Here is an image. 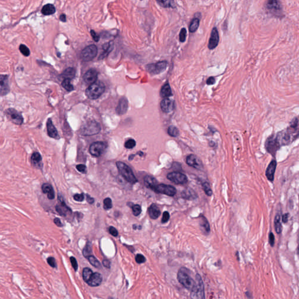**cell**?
Here are the masks:
<instances>
[{
	"label": "cell",
	"mask_w": 299,
	"mask_h": 299,
	"mask_svg": "<svg viewBox=\"0 0 299 299\" xmlns=\"http://www.w3.org/2000/svg\"><path fill=\"white\" fill-rule=\"evenodd\" d=\"M190 274V272L188 269L182 267L179 269L177 273V279L184 288L191 290L195 284V281L192 279Z\"/></svg>",
	"instance_id": "obj_1"
},
{
	"label": "cell",
	"mask_w": 299,
	"mask_h": 299,
	"mask_svg": "<svg viewBox=\"0 0 299 299\" xmlns=\"http://www.w3.org/2000/svg\"><path fill=\"white\" fill-rule=\"evenodd\" d=\"M105 91V86L102 82L95 81L88 87L86 91L87 97L91 99H96L99 98Z\"/></svg>",
	"instance_id": "obj_2"
},
{
	"label": "cell",
	"mask_w": 299,
	"mask_h": 299,
	"mask_svg": "<svg viewBox=\"0 0 299 299\" xmlns=\"http://www.w3.org/2000/svg\"><path fill=\"white\" fill-rule=\"evenodd\" d=\"M116 166L122 176L125 179L127 182L132 184H136L138 182V179L134 176L132 169L128 165H127L126 164L119 161L116 162Z\"/></svg>",
	"instance_id": "obj_3"
},
{
	"label": "cell",
	"mask_w": 299,
	"mask_h": 299,
	"mask_svg": "<svg viewBox=\"0 0 299 299\" xmlns=\"http://www.w3.org/2000/svg\"><path fill=\"white\" fill-rule=\"evenodd\" d=\"M265 7L268 12L274 17L281 18L283 15L282 5L280 0H266Z\"/></svg>",
	"instance_id": "obj_4"
},
{
	"label": "cell",
	"mask_w": 299,
	"mask_h": 299,
	"mask_svg": "<svg viewBox=\"0 0 299 299\" xmlns=\"http://www.w3.org/2000/svg\"><path fill=\"white\" fill-rule=\"evenodd\" d=\"M195 284L191 290L190 297L192 299H205V287L201 277L197 274L196 275Z\"/></svg>",
	"instance_id": "obj_5"
},
{
	"label": "cell",
	"mask_w": 299,
	"mask_h": 299,
	"mask_svg": "<svg viewBox=\"0 0 299 299\" xmlns=\"http://www.w3.org/2000/svg\"><path fill=\"white\" fill-rule=\"evenodd\" d=\"M100 130L101 127L98 123L95 121H91L81 127V133L84 136H92L98 134Z\"/></svg>",
	"instance_id": "obj_6"
},
{
	"label": "cell",
	"mask_w": 299,
	"mask_h": 299,
	"mask_svg": "<svg viewBox=\"0 0 299 299\" xmlns=\"http://www.w3.org/2000/svg\"><path fill=\"white\" fill-rule=\"evenodd\" d=\"M98 53L97 47L91 45L86 47L81 53V58L84 62H90L96 57Z\"/></svg>",
	"instance_id": "obj_7"
},
{
	"label": "cell",
	"mask_w": 299,
	"mask_h": 299,
	"mask_svg": "<svg viewBox=\"0 0 299 299\" xmlns=\"http://www.w3.org/2000/svg\"><path fill=\"white\" fill-rule=\"evenodd\" d=\"M5 114L7 118L13 123L17 125H21L23 123V117L17 110L14 108H9L6 110Z\"/></svg>",
	"instance_id": "obj_8"
},
{
	"label": "cell",
	"mask_w": 299,
	"mask_h": 299,
	"mask_svg": "<svg viewBox=\"0 0 299 299\" xmlns=\"http://www.w3.org/2000/svg\"><path fill=\"white\" fill-rule=\"evenodd\" d=\"M167 178L175 184H185L188 182L187 177L184 173L179 172L169 173L167 175Z\"/></svg>",
	"instance_id": "obj_9"
},
{
	"label": "cell",
	"mask_w": 299,
	"mask_h": 299,
	"mask_svg": "<svg viewBox=\"0 0 299 299\" xmlns=\"http://www.w3.org/2000/svg\"><path fill=\"white\" fill-rule=\"evenodd\" d=\"M167 65L168 63L166 61H162L157 63L149 64L146 67L147 71L150 73L153 74H157L165 71L167 69Z\"/></svg>",
	"instance_id": "obj_10"
},
{
	"label": "cell",
	"mask_w": 299,
	"mask_h": 299,
	"mask_svg": "<svg viewBox=\"0 0 299 299\" xmlns=\"http://www.w3.org/2000/svg\"><path fill=\"white\" fill-rule=\"evenodd\" d=\"M154 190L162 194L169 196H173L177 193V189L173 186L165 184H157Z\"/></svg>",
	"instance_id": "obj_11"
},
{
	"label": "cell",
	"mask_w": 299,
	"mask_h": 299,
	"mask_svg": "<svg viewBox=\"0 0 299 299\" xmlns=\"http://www.w3.org/2000/svg\"><path fill=\"white\" fill-rule=\"evenodd\" d=\"M106 149V144L104 142H97L92 143L90 147V152L94 157H99L104 153Z\"/></svg>",
	"instance_id": "obj_12"
},
{
	"label": "cell",
	"mask_w": 299,
	"mask_h": 299,
	"mask_svg": "<svg viewBox=\"0 0 299 299\" xmlns=\"http://www.w3.org/2000/svg\"><path fill=\"white\" fill-rule=\"evenodd\" d=\"M186 162L190 167H193L197 169L201 170L203 168V165L201 160L196 155L193 154L188 155L186 157Z\"/></svg>",
	"instance_id": "obj_13"
},
{
	"label": "cell",
	"mask_w": 299,
	"mask_h": 299,
	"mask_svg": "<svg viewBox=\"0 0 299 299\" xmlns=\"http://www.w3.org/2000/svg\"><path fill=\"white\" fill-rule=\"evenodd\" d=\"M266 149L273 155H275L276 151L279 149L280 144H279L276 138L270 137L266 142Z\"/></svg>",
	"instance_id": "obj_14"
},
{
	"label": "cell",
	"mask_w": 299,
	"mask_h": 299,
	"mask_svg": "<svg viewBox=\"0 0 299 299\" xmlns=\"http://www.w3.org/2000/svg\"><path fill=\"white\" fill-rule=\"evenodd\" d=\"M219 40H220V38H219V32L216 27H214L212 30L210 37L209 40V43H208L209 49L210 50L214 49L219 45Z\"/></svg>",
	"instance_id": "obj_15"
},
{
	"label": "cell",
	"mask_w": 299,
	"mask_h": 299,
	"mask_svg": "<svg viewBox=\"0 0 299 299\" xmlns=\"http://www.w3.org/2000/svg\"><path fill=\"white\" fill-rule=\"evenodd\" d=\"M9 79L6 75H0V95H5L10 92Z\"/></svg>",
	"instance_id": "obj_16"
},
{
	"label": "cell",
	"mask_w": 299,
	"mask_h": 299,
	"mask_svg": "<svg viewBox=\"0 0 299 299\" xmlns=\"http://www.w3.org/2000/svg\"><path fill=\"white\" fill-rule=\"evenodd\" d=\"M58 199L60 201V203L56 206V210L57 212L60 216L64 217L71 214L72 213L71 210L66 205L63 201H61L60 199Z\"/></svg>",
	"instance_id": "obj_17"
},
{
	"label": "cell",
	"mask_w": 299,
	"mask_h": 299,
	"mask_svg": "<svg viewBox=\"0 0 299 299\" xmlns=\"http://www.w3.org/2000/svg\"><path fill=\"white\" fill-rule=\"evenodd\" d=\"M97 76L98 73L95 70L90 69L86 71V73L84 75L83 78L86 84L91 85L96 81Z\"/></svg>",
	"instance_id": "obj_18"
},
{
	"label": "cell",
	"mask_w": 299,
	"mask_h": 299,
	"mask_svg": "<svg viewBox=\"0 0 299 299\" xmlns=\"http://www.w3.org/2000/svg\"><path fill=\"white\" fill-rule=\"evenodd\" d=\"M102 281V275L98 272H96L92 273V275L86 283L90 286L96 287L101 285Z\"/></svg>",
	"instance_id": "obj_19"
},
{
	"label": "cell",
	"mask_w": 299,
	"mask_h": 299,
	"mask_svg": "<svg viewBox=\"0 0 299 299\" xmlns=\"http://www.w3.org/2000/svg\"><path fill=\"white\" fill-rule=\"evenodd\" d=\"M46 126H47V134L49 137L56 139H58L60 138L58 130L54 126V125L53 124L52 121L50 119H49L47 122Z\"/></svg>",
	"instance_id": "obj_20"
},
{
	"label": "cell",
	"mask_w": 299,
	"mask_h": 299,
	"mask_svg": "<svg viewBox=\"0 0 299 299\" xmlns=\"http://www.w3.org/2000/svg\"><path fill=\"white\" fill-rule=\"evenodd\" d=\"M276 165H277L276 161L275 160H273V161L270 162V164H269L268 167L266 169V176L270 182L273 181L274 175H275V170H276Z\"/></svg>",
	"instance_id": "obj_21"
},
{
	"label": "cell",
	"mask_w": 299,
	"mask_h": 299,
	"mask_svg": "<svg viewBox=\"0 0 299 299\" xmlns=\"http://www.w3.org/2000/svg\"><path fill=\"white\" fill-rule=\"evenodd\" d=\"M174 108V103L168 98L164 99L161 102V108L165 113H169L173 111Z\"/></svg>",
	"instance_id": "obj_22"
},
{
	"label": "cell",
	"mask_w": 299,
	"mask_h": 299,
	"mask_svg": "<svg viewBox=\"0 0 299 299\" xmlns=\"http://www.w3.org/2000/svg\"><path fill=\"white\" fill-rule=\"evenodd\" d=\"M114 46V43L113 41H110L108 43H105L102 46V52L99 57V60L104 59V58L108 56L111 51L113 50Z\"/></svg>",
	"instance_id": "obj_23"
},
{
	"label": "cell",
	"mask_w": 299,
	"mask_h": 299,
	"mask_svg": "<svg viewBox=\"0 0 299 299\" xmlns=\"http://www.w3.org/2000/svg\"><path fill=\"white\" fill-rule=\"evenodd\" d=\"M128 109V101L126 98H122L119 100L116 108V112L119 115L125 114Z\"/></svg>",
	"instance_id": "obj_24"
},
{
	"label": "cell",
	"mask_w": 299,
	"mask_h": 299,
	"mask_svg": "<svg viewBox=\"0 0 299 299\" xmlns=\"http://www.w3.org/2000/svg\"><path fill=\"white\" fill-rule=\"evenodd\" d=\"M199 226H200L201 230L204 234H208L210 233V225L206 218L203 215L200 216Z\"/></svg>",
	"instance_id": "obj_25"
},
{
	"label": "cell",
	"mask_w": 299,
	"mask_h": 299,
	"mask_svg": "<svg viewBox=\"0 0 299 299\" xmlns=\"http://www.w3.org/2000/svg\"><path fill=\"white\" fill-rule=\"evenodd\" d=\"M42 190L45 194H47V197L49 199L52 200L54 198L55 196L54 192L52 185L48 183L43 184L42 186Z\"/></svg>",
	"instance_id": "obj_26"
},
{
	"label": "cell",
	"mask_w": 299,
	"mask_h": 299,
	"mask_svg": "<svg viewBox=\"0 0 299 299\" xmlns=\"http://www.w3.org/2000/svg\"><path fill=\"white\" fill-rule=\"evenodd\" d=\"M148 212L150 217L153 219H158L161 215L160 210L155 204H152L150 206L148 209Z\"/></svg>",
	"instance_id": "obj_27"
},
{
	"label": "cell",
	"mask_w": 299,
	"mask_h": 299,
	"mask_svg": "<svg viewBox=\"0 0 299 299\" xmlns=\"http://www.w3.org/2000/svg\"><path fill=\"white\" fill-rule=\"evenodd\" d=\"M42 158L40 153L38 152L34 153L31 157V162L32 165L36 168H41L42 166Z\"/></svg>",
	"instance_id": "obj_28"
},
{
	"label": "cell",
	"mask_w": 299,
	"mask_h": 299,
	"mask_svg": "<svg viewBox=\"0 0 299 299\" xmlns=\"http://www.w3.org/2000/svg\"><path fill=\"white\" fill-rule=\"evenodd\" d=\"M144 181L146 186L153 190L157 185V181L156 179L150 175H147L144 177Z\"/></svg>",
	"instance_id": "obj_29"
},
{
	"label": "cell",
	"mask_w": 299,
	"mask_h": 299,
	"mask_svg": "<svg viewBox=\"0 0 299 299\" xmlns=\"http://www.w3.org/2000/svg\"><path fill=\"white\" fill-rule=\"evenodd\" d=\"M182 197L187 200H193L196 199L197 194L192 189L188 188L182 192Z\"/></svg>",
	"instance_id": "obj_30"
},
{
	"label": "cell",
	"mask_w": 299,
	"mask_h": 299,
	"mask_svg": "<svg viewBox=\"0 0 299 299\" xmlns=\"http://www.w3.org/2000/svg\"><path fill=\"white\" fill-rule=\"evenodd\" d=\"M41 12L44 15H51L56 12V8L53 4H47L43 6Z\"/></svg>",
	"instance_id": "obj_31"
},
{
	"label": "cell",
	"mask_w": 299,
	"mask_h": 299,
	"mask_svg": "<svg viewBox=\"0 0 299 299\" xmlns=\"http://www.w3.org/2000/svg\"><path fill=\"white\" fill-rule=\"evenodd\" d=\"M158 4L164 8H175L176 4L174 0H156Z\"/></svg>",
	"instance_id": "obj_32"
},
{
	"label": "cell",
	"mask_w": 299,
	"mask_h": 299,
	"mask_svg": "<svg viewBox=\"0 0 299 299\" xmlns=\"http://www.w3.org/2000/svg\"><path fill=\"white\" fill-rule=\"evenodd\" d=\"M75 75V69L73 67H69L64 71L62 75L64 79L71 80L74 77Z\"/></svg>",
	"instance_id": "obj_33"
},
{
	"label": "cell",
	"mask_w": 299,
	"mask_h": 299,
	"mask_svg": "<svg viewBox=\"0 0 299 299\" xmlns=\"http://www.w3.org/2000/svg\"><path fill=\"white\" fill-rule=\"evenodd\" d=\"M200 24V19L197 18H194L190 22L189 25L190 32V33H195L197 30Z\"/></svg>",
	"instance_id": "obj_34"
},
{
	"label": "cell",
	"mask_w": 299,
	"mask_h": 299,
	"mask_svg": "<svg viewBox=\"0 0 299 299\" xmlns=\"http://www.w3.org/2000/svg\"><path fill=\"white\" fill-rule=\"evenodd\" d=\"M161 95L164 98H167L172 95V91L169 84H166L161 90Z\"/></svg>",
	"instance_id": "obj_35"
},
{
	"label": "cell",
	"mask_w": 299,
	"mask_h": 299,
	"mask_svg": "<svg viewBox=\"0 0 299 299\" xmlns=\"http://www.w3.org/2000/svg\"><path fill=\"white\" fill-rule=\"evenodd\" d=\"M274 224H275V229L276 231V233L279 234L282 233V226L281 222V216L278 214H277L275 217L274 220Z\"/></svg>",
	"instance_id": "obj_36"
},
{
	"label": "cell",
	"mask_w": 299,
	"mask_h": 299,
	"mask_svg": "<svg viewBox=\"0 0 299 299\" xmlns=\"http://www.w3.org/2000/svg\"><path fill=\"white\" fill-rule=\"evenodd\" d=\"M92 273L93 272L90 268H84L82 271V277L84 281L85 282H87V281L89 280V279L90 278V277L92 275Z\"/></svg>",
	"instance_id": "obj_37"
},
{
	"label": "cell",
	"mask_w": 299,
	"mask_h": 299,
	"mask_svg": "<svg viewBox=\"0 0 299 299\" xmlns=\"http://www.w3.org/2000/svg\"><path fill=\"white\" fill-rule=\"evenodd\" d=\"M201 185H202V188H203V189L204 190L205 193L208 196H211L213 195V192H212V190L211 189V187H210V185L209 184V183H208L207 182H205L201 184Z\"/></svg>",
	"instance_id": "obj_38"
},
{
	"label": "cell",
	"mask_w": 299,
	"mask_h": 299,
	"mask_svg": "<svg viewBox=\"0 0 299 299\" xmlns=\"http://www.w3.org/2000/svg\"><path fill=\"white\" fill-rule=\"evenodd\" d=\"M62 86L67 91H71L74 90L73 86L71 83V80L70 79H64L62 82Z\"/></svg>",
	"instance_id": "obj_39"
},
{
	"label": "cell",
	"mask_w": 299,
	"mask_h": 299,
	"mask_svg": "<svg viewBox=\"0 0 299 299\" xmlns=\"http://www.w3.org/2000/svg\"><path fill=\"white\" fill-rule=\"evenodd\" d=\"M87 258L88 259L89 262H90V264L92 265V266H94V267H95L97 268H101V265L100 262L98 261V259L95 258L94 256L90 255Z\"/></svg>",
	"instance_id": "obj_40"
},
{
	"label": "cell",
	"mask_w": 299,
	"mask_h": 299,
	"mask_svg": "<svg viewBox=\"0 0 299 299\" xmlns=\"http://www.w3.org/2000/svg\"><path fill=\"white\" fill-rule=\"evenodd\" d=\"M168 133L172 137H177L179 135L178 129L176 127L171 126L168 129Z\"/></svg>",
	"instance_id": "obj_41"
},
{
	"label": "cell",
	"mask_w": 299,
	"mask_h": 299,
	"mask_svg": "<svg viewBox=\"0 0 299 299\" xmlns=\"http://www.w3.org/2000/svg\"><path fill=\"white\" fill-rule=\"evenodd\" d=\"M82 253H83V255L86 258H88L90 255H91V253H92V249H91V245L90 242L87 243V244L82 251Z\"/></svg>",
	"instance_id": "obj_42"
},
{
	"label": "cell",
	"mask_w": 299,
	"mask_h": 299,
	"mask_svg": "<svg viewBox=\"0 0 299 299\" xmlns=\"http://www.w3.org/2000/svg\"><path fill=\"white\" fill-rule=\"evenodd\" d=\"M19 50L21 53L23 54V56L28 57L30 55V50L29 48L25 45H21L19 46Z\"/></svg>",
	"instance_id": "obj_43"
},
{
	"label": "cell",
	"mask_w": 299,
	"mask_h": 299,
	"mask_svg": "<svg viewBox=\"0 0 299 299\" xmlns=\"http://www.w3.org/2000/svg\"><path fill=\"white\" fill-rule=\"evenodd\" d=\"M186 34H187L186 29L184 28H182L181 30L180 34H179V41L181 42L184 43L185 42L186 39Z\"/></svg>",
	"instance_id": "obj_44"
},
{
	"label": "cell",
	"mask_w": 299,
	"mask_h": 299,
	"mask_svg": "<svg viewBox=\"0 0 299 299\" xmlns=\"http://www.w3.org/2000/svg\"><path fill=\"white\" fill-rule=\"evenodd\" d=\"M112 207V200L109 198V197H107L105 199H104V209L105 210H109L110 209H111Z\"/></svg>",
	"instance_id": "obj_45"
},
{
	"label": "cell",
	"mask_w": 299,
	"mask_h": 299,
	"mask_svg": "<svg viewBox=\"0 0 299 299\" xmlns=\"http://www.w3.org/2000/svg\"><path fill=\"white\" fill-rule=\"evenodd\" d=\"M135 146H136V142L133 139L128 140L125 144V147L128 149H132L135 147Z\"/></svg>",
	"instance_id": "obj_46"
},
{
	"label": "cell",
	"mask_w": 299,
	"mask_h": 299,
	"mask_svg": "<svg viewBox=\"0 0 299 299\" xmlns=\"http://www.w3.org/2000/svg\"><path fill=\"white\" fill-rule=\"evenodd\" d=\"M133 213L135 216H138L142 212L141 206L138 205H134L132 207Z\"/></svg>",
	"instance_id": "obj_47"
},
{
	"label": "cell",
	"mask_w": 299,
	"mask_h": 299,
	"mask_svg": "<svg viewBox=\"0 0 299 299\" xmlns=\"http://www.w3.org/2000/svg\"><path fill=\"white\" fill-rule=\"evenodd\" d=\"M136 261L137 262V263L138 264H142V263H144L146 262V258L144 257V256L142 254H138L136 256Z\"/></svg>",
	"instance_id": "obj_48"
},
{
	"label": "cell",
	"mask_w": 299,
	"mask_h": 299,
	"mask_svg": "<svg viewBox=\"0 0 299 299\" xmlns=\"http://www.w3.org/2000/svg\"><path fill=\"white\" fill-rule=\"evenodd\" d=\"M169 217H170L169 213H168V212H164L163 213L162 218V220H161L162 223H163V224H164V223H166L167 221L169 220Z\"/></svg>",
	"instance_id": "obj_49"
},
{
	"label": "cell",
	"mask_w": 299,
	"mask_h": 299,
	"mask_svg": "<svg viewBox=\"0 0 299 299\" xmlns=\"http://www.w3.org/2000/svg\"><path fill=\"white\" fill-rule=\"evenodd\" d=\"M47 262L50 266H51L52 268H56L57 266V264L56 262V260L53 258V257H49L47 258Z\"/></svg>",
	"instance_id": "obj_50"
},
{
	"label": "cell",
	"mask_w": 299,
	"mask_h": 299,
	"mask_svg": "<svg viewBox=\"0 0 299 299\" xmlns=\"http://www.w3.org/2000/svg\"><path fill=\"white\" fill-rule=\"evenodd\" d=\"M91 35L92 36V39L93 40H94L95 42H98L99 39H100V36L98 35V34H97L94 30H91Z\"/></svg>",
	"instance_id": "obj_51"
},
{
	"label": "cell",
	"mask_w": 299,
	"mask_h": 299,
	"mask_svg": "<svg viewBox=\"0 0 299 299\" xmlns=\"http://www.w3.org/2000/svg\"><path fill=\"white\" fill-rule=\"evenodd\" d=\"M76 168L80 173H86V166L84 165H83V164L77 165V167H76Z\"/></svg>",
	"instance_id": "obj_52"
},
{
	"label": "cell",
	"mask_w": 299,
	"mask_h": 299,
	"mask_svg": "<svg viewBox=\"0 0 299 299\" xmlns=\"http://www.w3.org/2000/svg\"><path fill=\"white\" fill-rule=\"evenodd\" d=\"M70 261H71V263L72 265V266L73 267L74 270L77 271L78 269V264H77V260L74 257H72L70 258Z\"/></svg>",
	"instance_id": "obj_53"
},
{
	"label": "cell",
	"mask_w": 299,
	"mask_h": 299,
	"mask_svg": "<svg viewBox=\"0 0 299 299\" xmlns=\"http://www.w3.org/2000/svg\"><path fill=\"white\" fill-rule=\"evenodd\" d=\"M275 236L272 233H270L269 235V242L271 247H273L275 245Z\"/></svg>",
	"instance_id": "obj_54"
},
{
	"label": "cell",
	"mask_w": 299,
	"mask_h": 299,
	"mask_svg": "<svg viewBox=\"0 0 299 299\" xmlns=\"http://www.w3.org/2000/svg\"><path fill=\"white\" fill-rule=\"evenodd\" d=\"M109 231H110V234L112 235V236H114V237H117L118 236V230H116L115 229V227H110L109 228Z\"/></svg>",
	"instance_id": "obj_55"
},
{
	"label": "cell",
	"mask_w": 299,
	"mask_h": 299,
	"mask_svg": "<svg viewBox=\"0 0 299 299\" xmlns=\"http://www.w3.org/2000/svg\"><path fill=\"white\" fill-rule=\"evenodd\" d=\"M74 199L76 201H83L84 199V196L83 194H76L74 196Z\"/></svg>",
	"instance_id": "obj_56"
},
{
	"label": "cell",
	"mask_w": 299,
	"mask_h": 299,
	"mask_svg": "<svg viewBox=\"0 0 299 299\" xmlns=\"http://www.w3.org/2000/svg\"><path fill=\"white\" fill-rule=\"evenodd\" d=\"M206 83H207V85H213V84H214L215 83V78L214 77H209L207 79Z\"/></svg>",
	"instance_id": "obj_57"
},
{
	"label": "cell",
	"mask_w": 299,
	"mask_h": 299,
	"mask_svg": "<svg viewBox=\"0 0 299 299\" xmlns=\"http://www.w3.org/2000/svg\"><path fill=\"white\" fill-rule=\"evenodd\" d=\"M288 219H289V214L288 213L285 214H283L282 216V221L284 223H288Z\"/></svg>",
	"instance_id": "obj_58"
},
{
	"label": "cell",
	"mask_w": 299,
	"mask_h": 299,
	"mask_svg": "<svg viewBox=\"0 0 299 299\" xmlns=\"http://www.w3.org/2000/svg\"><path fill=\"white\" fill-rule=\"evenodd\" d=\"M54 223L56 224L58 226V227H62L63 226V224L62 223L60 220L58 219V218L54 219Z\"/></svg>",
	"instance_id": "obj_59"
},
{
	"label": "cell",
	"mask_w": 299,
	"mask_h": 299,
	"mask_svg": "<svg viewBox=\"0 0 299 299\" xmlns=\"http://www.w3.org/2000/svg\"><path fill=\"white\" fill-rule=\"evenodd\" d=\"M110 262L108 261V260H104L103 261V265H104V266L107 268H110Z\"/></svg>",
	"instance_id": "obj_60"
},
{
	"label": "cell",
	"mask_w": 299,
	"mask_h": 299,
	"mask_svg": "<svg viewBox=\"0 0 299 299\" xmlns=\"http://www.w3.org/2000/svg\"><path fill=\"white\" fill-rule=\"evenodd\" d=\"M86 201L90 204H92L94 202V199L89 195H87V196H86Z\"/></svg>",
	"instance_id": "obj_61"
},
{
	"label": "cell",
	"mask_w": 299,
	"mask_h": 299,
	"mask_svg": "<svg viewBox=\"0 0 299 299\" xmlns=\"http://www.w3.org/2000/svg\"><path fill=\"white\" fill-rule=\"evenodd\" d=\"M60 20L63 22H66V15L65 14H62L60 16Z\"/></svg>",
	"instance_id": "obj_62"
}]
</instances>
